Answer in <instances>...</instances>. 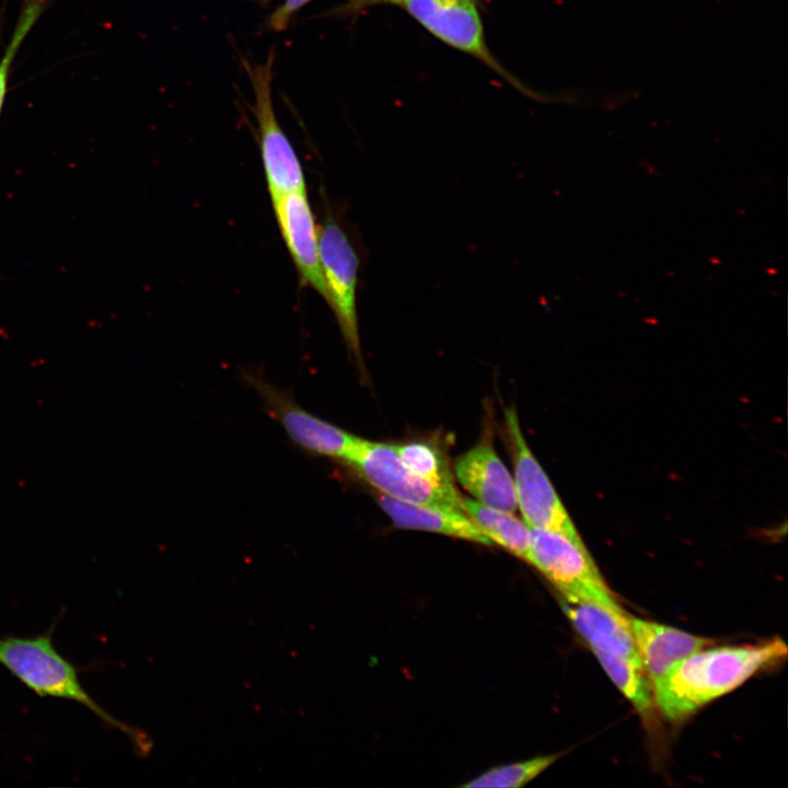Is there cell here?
<instances>
[{
  "label": "cell",
  "mask_w": 788,
  "mask_h": 788,
  "mask_svg": "<svg viewBox=\"0 0 788 788\" xmlns=\"http://www.w3.org/2000/svg\"><path fill=\"white\" fill-rule=\"evenodd\" d=\"M786 654L787 646L779 638L753 646L704 648L654 681L653 698L664 717L680 721Z\"/></svg>",
  "instance_id": "cell-1"
},
{
  "label": "cell",
  "mask_w": 788,
  "mask_h": 788,
  "mask_svg": "<svg viewBox=\"0 0 788 788\" xmlns=\"http://www.w3.org/2000/svg\"><path fill=\"white\" fill-rule=\"evenodd\" d=\"M55 626L33 637H1L0 664L42 697L50 696L81 704L104 725L125 733L140 754L148 753L151 745L148 735L111 715L83 687L78 668L60 654L54 645Z\"/></svg>",
  "instance_id": "cell-2"
},
{
  "label": "cell",
  "mask_w": 788,
  "mask_h": 788,
  "mask_svg": "<svg viewBox=\"0 0 788 788\" xmlns=\"http://www.w3.org/2000/svg\"><path fill=\"white\" fill-rule=\"evenodd\" d=\"M529 561L559 591L561 599L600 604L624 613L584 544L549 530L530 528Z\"/></svg>",
  "instance_id": "cell-3"
},
{
  "label": "cell",
  "mask_w": 788,
  "mask_h": 788,
  "mask_svg": "<svg viewBox=\"0 0 788 788\" xmlns=\"http://www.w3.org/2000/svg\"><path fill=\"white\" fill-rule=\"evenodd\" d=\"M274 63V50L263 63L243 61L254 94L253 113L270 199L305 189L302 164L276 116L271 89Z\"/></svg>",
  "instance_id": "cell-4"
},
{
  "label": "cell",
  "mask_w": 788,
  "mask_h": 788,
  "mask_svg": "<svg viewBox=\"0 0 788 788\" xmlns=\"http://www.w3.org/2000/svg\"><path fill=\"white\" fill-rule=\"evenodd\" d=\"M241 378L256 391L264 410L304 453L345 462L357 448L361 438L308 412L289 391L273 384L262 372L243 370Z\"/></svg>",
  "instance_id": "cell-5"
},
{
  "label": "cell",
  "mask_w": 788,
  "mask_h": 788,
  "mask_svg": "<svg viewBox=\"0 0 788 788\" xmlns=\"http://www.w3.org/2000/svg\"><path fill=\"white\" fill-rule=\"evenodd\" d=\"M510 441L518 509L529 528L561 533L584 544L552 482L531 452L513 407L505 413Z\"/></svg>",
  "instance_id": "cell-6"
},
{
  "label": "cell",
  "mask_w": 788,
  "mask_h": 788,
  "mask_svg": "<svg viewBox=\"0 0 788 788\" xmlns=\"http://www.w3.org/2000/svg\"><path fill=\"white\" fill-rule=\"evenodd\" d=\"M345 463L385 496L409 503L463 510V497L455 487L436 484L413 472L392 444L360 439Z\"/></svg>",
  "instance_id": "cell-7"
},
{
  "label": "cell",
  "mask_w": 788,
  "mask_h": 788,
  "mask_svg": "<svg viewBox=\"0 0 788 788\" xmlns=\"http://www.w3.org/2000/svg\"><path fill=\"white\" fill-rule=\"evenodd\" d=\"M320 256L327 304L334 312L350 356L362 369L356 303L359 258L347 234L331 213L320 233Z\"/></svg>",
  "instance_id": "cell-8"
},
{
  "label": "cell",
  "mask_w": 788,
  "mask_h": 788,
  "mask_svg": "<svg viewBox=\"0 0 788 788\" xmlns=\"http://www.w3.org/2000/svg\"><path fill=\"white\" fill-rule=\"evenodd\" d=\"M398 5L431 35L477 58L514 88L529 93L487 47L476 0H403Z\"/></svg>",
  "instance_id": "cell-9"
},
{
  "label": "cell",
  "mask_w": 788,
  "mask_h": 788,
  "mask_svg": "<svg viewBox=\"0 0 788 788\" xmlns=\"http://www.w3.org/2000/svg\"><path fill=\"white\" fill-rule=\"evenodd\" d=\"M279 231L300 281L327 303V290L320 256V234L305 189L271 199Z\"/></svg>",
  "instance_id": "cell-10"
},
{
  "label": "cell",
  "mask_w": 788,
  "mask_h": 788,
  "mask_svg": "<svg viewBox=\"0 0 788 788\" xmlns=\"http://www.w3.org/2000/svg\"><path fill=\"white\" fill-rule=\"evenodd\" d=\"M454 474L477 502L511 513L518 509L513 477L489 442L480 441L461 454Z\"/></svg>",
  "instance_id": "cell-11"
},
{
  "label": "cell",
  "mask_w": 788,
  "mask_h": 788,
  "mask_svg": "<svg viewBox=\"0 0 788 788\" xmlns=\"http://www.w3.org/2000/svg\"><path fill=\"white\" fill-rule=\"evenodd\" d=\"M642 667L653 683L686 657L712 641L667 625L628 616Z\"/></svg>",
  "instance_id": "cell-12"
},
{
  "label": "cell",
  "mask_w": 788,
  "mask_h": 788,
  "mask_svg": "<svg viewBox=\"0 0 788 788\" xmlns=\"http://www.w3.org/2000/svg\"><path fill=\"white\" fill-rule=\"evenodd\" d=\"M565 614L593 651L640 661L628 616L591 602L561 599ZM641 662V661H640Z\"/></svg>",
  "instance_id": "cell-13"
},
{
  "label": "cell",
  "mask_w": 788,
  "mask_h": 788,
  "mask_svg": "<svg viewBox=\"0 0 788 788\" xmlns=\"http://www.w3.org/2000/svg\"><path fill=\"white\" fill-rule=\"evenodd\" d=\"M379 503L396 528L434 532L482 545L491 541L461 509L416 505L380 495Z\"/></svg>",
  "instance_id": "cell-14"
},
{
  "label": "cell",
  "mask_w": 788,
  "mask_h": 788,
  "mask_svg": "<svg viewBox=\"0 0 788 788\" xmlns=\"http://www.w3.org/2000/svg\"><path fill=\"white\" fill-rule=\"evenodd\" d=\"M463 510L491 541L514 556L529 561L531 537L528 524L511 512L484 506L463 497Z\"/></svg>",
  "instance_id": "cell-15"
},
{
  "label": "cell",
  "mask_w": 788,
  "mask_h": 788,
  "mask_svg": "<svg viewBox=\"0 0 788 788\" xmlns=\"http://www.w3.org/2000/svg\"><path fill=\"white\" fill-rule=\"evenodd\" d=\"M602 668L636 710L647 716L652 709L653 686L642 663L637 660L593 651Z\"/></svg>",
  "instance_id": "cell-16"
},
{
  "label": "cell",
  "mask_w": 788,
  "mask_h": 788,
  "mask_svg": "<svg viewBox=\"0 0 788 788\" xmlns=\"http://www.w3.org/2000/svg\"><path fill=\"white\" fill-rule=\"evenodd\" d=\"M557 757V754L536 756L526 761L498 766L462 786L467 788L522 787L548 768Z\"/></svg>",
  "instance_id": "cell-17"
},
{
  "label": "cell",
  "mask_w": 788,
  "mask_h": 788,
  "mask_svg": "<svg viewBox=\"0 0 788 788\" xmlns=\"http://www.w3.org/2000/svg\"><path fill=\"white\" fill-rule=\"evenodd\" d=\"M394 447L403 463L416 474L436 484L455 487L452 475L436 447L422 441Z\"/></svg>",
  "instance_id": "cell-18"
},
{
  "label": "cell",
  "mask_w": 788,
  "mask_h": 788,
  "mask_svg": "<svg viewBox=\"0 0 788 788\" xmlns=\"http://www.w3.org/2000/svg\"><path fill=\"white\" fill-rule=\"evenodd\" d=\"M42 2L39 0H28L26 3V7L23 9L18 25L15 27V31L12 35V38L10 40V44L5 50V54L3 55L1 61H0V112L2 108V104L5 96L7 91V81L9 76V69L12 63V60L30 32L31 27L39 16L42 12Z\"/></svg>",
  "instance_id": "cell-19"
},
{
  "label": "cell",
  "mask_w": 788,
  "mask_h": 788,
  "mask_svg": "<svg viewBox=\"0 0 788 788\" xmlns=\"http://www.w3.org/2000/svg\"><path fill=\"white\" fill-rule=\"evenodd\" d=\"M312 0H283V2L271 13L269 27L273 31H285L293 15Z\"/></svg>",
  "instance_id": "cell-20"
},
{
  "label": "cell",
  "mask_w": 788,
  "mask_h": 788,
  "mask_svg": "<svg viewBox=\"0 0 788 788\" xmlns=\"http://www.w3.org/2000/svg\"><path fill=\"white\" fill-rule=\"evenodd\" d=\"M403 0H355L356 7L359 5H370V4H378V3H393L398 4Z\"/></svg>",
  "instance_id": "cell-21"
}]
</instances>
